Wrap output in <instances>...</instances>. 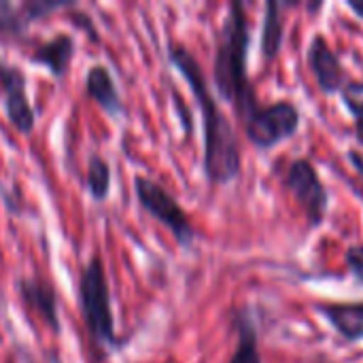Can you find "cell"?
I'll list each match as a JSON object with an SVG mask.
<instances>
[{"mask_svg":"<svg viewBox=\"0 0 363 363\" xmlns=\"http://www.w3.org/2000/svg\"><path fill=\"white\" fill-rule=\"evenodd\" d=\"M168 57L177 66V70L185 77L196 96L200 111H202V125H204V172L211 183L225 185L240 174V147L236 132L219 108L206 77L202 72L200 62L191 55V51L183 45L170 43Z\"/></svg>","mask_w":363,"mask_h":363,"instance_id":"cell-1","label":"cell"},{"mask_svg":"<svg viewBox=\"0 0 363 363\" xmlns=\"http://www.w3.org/2000/svg\"><path fill=\"white\" fill-rule=\"evenodd\" d=\"M247 53H249L247 11L240 2H232L217 40L213 77L221 98L234 104L240 121H247L259 108L255 89L247 74Z\"/></svg>","mask_w":363,"mask_h":363,"instance_id":"cell-2","label":"cell"},{"mask_svg":"<svg viewBox=\"0 0 363 363\" xmlns=\"http://www.w3.org/2000/svg\"><path fill=\"white\" fill-rule=\"evenodd\" d=\"M79 304L83 323L98 347L117 349L119 340L115 334V317L111 306V287L100 255H94L81 270L79 277Z\"/></svg>","mask_w":363,"mask_h":363,"instance_id":"cell-3","label":"cell"},{"mask_svg":"<svg viewBox=\"0 0 363 363\" xmlns=\"http://www.w3.org/2000/svg\"><path fill=\"white\" fill-rule=\"evenodd\" d=\"M134 194H136L140 206L151 217H155L164 228H168L181 247H189L194 242L196 230H194L187 213L181 208L177 198L166 191V187H162L153 179L140 174V177H134Z\"/></svg>","mask_w":363,"mask_h":363,"instance_id":"cell-4","label":"cell"},{"mask_svg":"<svg viewBox=\"0 0 363 363\" xmlns=\"http://www.w3.org/2000/svg\"><path fill=\"white\" fill-rule=\"evenodd\" d=\"M249 140L257 149H270L289 138L300 125V111L289 100L259 106L247 121H242Z\"/></svg>","mask_w":363,"mask_h":363,"instance_id":"cell-5","label":"cell"},{"mask_svg":"<svg viewBox=\"0 0 363 363\" xmlns=\"http://www.w3.org/2000/svg\"><path fill=\"white\" fill-rule=\"evenodd\" d=\"M285 185L294 194L300 208L304 211L308 223L313 228L319 225L323 221L325 213H328L330 196H328V189L321 183L317 170L313 168V164L308 160L291 162L287 172H285Z\"/></svg>","mask_w":363,"mask_h":363,"instance_id":"cell-6","label":"cell"},{"mask_svg":"<svg viewBox=\"0 0 363 363\" xmlns=\"http://www.w3.org/2000/svg\"><path fill=\"white\" fill-rule=\"evenodd\" d=\"M26 85L28 81L23 70L15 64L0 60V91L4 100V113L19 134H30L36 123V115L30 104Z\"/></svg>","mask_w":363,"mask_h":363,"instance_id":"cell-7","label":"cell"},{"mask_svg":"<svg viewBox=\"0 0 363 363\" xmlns=\"http://www.w3.org/2000/svg\"><path fill=\"white\" fill-rule=\"evenodd\" d=\"M17 294L21 302L38 315V319L53 332L60 334V315H57V296L53 285L43 279L30 277L17 281Z\"/></svg>","mask_w":363,"mask_h":363,"instance_id":"cell-8","label":"cell"},{"mask_svg":"<svg viewBox=\"0 0 363 363\" xmlns=\"http://www.w3.org/2000/svg\"><path fill=\"white\" fill-rule=\"evenodd\" d=\"M308 64L317 79L319 89L325 94L342 91V87L349 83L338 55L332 51V47L328 45V40L323 36L313 38L311 49H308Z\"/></svg>","mask_w":363,"mask_h":363,"instance_id":"cell-9","label":"cell"},{"mask_svg":"<svg viewBox=\"0 0 363 363\" xmlns=\"http://www.w3.org/2000/svg\"><path fill=\"white\" fill-rule=\"evenodd\" d=\"M66 2H6L0 0V34H19L32 21L47 17L60 9H66Z\"/></svg>","mask_w":363,"mask_h":363,"instance_id":"cell-10","label":"cell"},{"mask_svg":"<svg viewBox=\"0 0 363 363\" xmlns=\"http://www.w3.org/2000/svg\"><path fill=\"white\" fill-rule=\"evenodd\" d=\"M85 94L111 117L123 115V102L117 91L115 79L104 64H94L85 74Z\"/></svg>","mask_w":363,"mask_h":363,"instance_id":"cell-11","label":"cell"},{"mask_svg":"<svg viewBox=\"0 0 363 363\" xmlns=\"http://www.w3.org/2000/svg\"><path fill=\"white\" fill-rule=\"evenodd\" d=\"M72 55H74V38H72V34L60 32L57 36L40 43L34 49L32 62L43 64L53 77L62 79L68 72V66L72 62Z\"/></svg>","mask_w":363,"mask_h":363,"instance_id":"cell-12","label":"cell"},{"mask_svg":"<svg viewBox=\"0 0 363 363\" xmlns=\"http://www.w3.org/2000/svg\"><path fill=\"white\" fill-rule=\"evenodd\" d=\"M317 311L332 323V328L349 342L363 338V302L362 304H319Z\"/></svg>","mask_w":363,"mask_h":363,"instance_id":"cell-13","label":"cell"},{"mask_svg":"<svg viewBox=\"0 0 363 363\" xmlns=\"http://www.w3.org/2000/svg\"><path fill=\"white\" fill-rule=\"evenodd\" d=\"M111 166L104 157L91 155L85 170V189L96 202H104L111 194Z\"/></svg>","mask_w":363,"mask_h":363,"instance_id":"cell-14","label":"cell"},{"mask_svg":"<svg viewBox=\"0 0 363 363\" xmlns=\"http://www.w3.org/2000/svg\"><path fill=\"white\" fill-rule=\"evenodd\" d=\"M236 330H238V347H236L230 363H262L259 349H257V334H255L253 321L247 317V313L238 315Z\"/></svg>","mask_w":363,"mask_h":363,"instance_id":"cell-15","label":"cell"},{"mask_svg":"<svg viewBox=\"0 0 363 363\" xmlns=\"http://www.w3.org/2000/svg\"><path fill=\"white\" fill-rule=\"evenodd\" d=\"M283 43V13L279 2L266 4V19H264V34H262V53L266 60H272Z\"/></svg>","mask_w":363,"mask_h":363,"instance_id":"cell-16","label":"cell"},{"mask_svg":"<svg viewBox=\"0 0 363 363\" xmlns=\"http://www.w3.org/2000/svg\"><path fill=\"white\" fill-rule=\"evenodd\" d=\"M342 100L357 121V134L363 143V83H347L342 87Z\"/></svg>","mask_w":363,"mask_h":363,"instance_id":"cell-17","label":"cell"},{"mask_svg":"<svg viewBox=\"0 0 363 363\" xmlns=\"http://www.w3.org/2000/svg\"><path fill=\"white\" fill-rule=\"evenodd\" d=\"M347 264L351 268V272L363 281V245H355L347 251Z\"/></svg>","mask_w":363,"mask_h":363,"instance_id":"cell-18","label":"cell"},{"mask_svg":"<svg viewBox=\"0 0 363 363\" xmlns=\"http://www.w3.org/2000/svg\"><path fill=\"white\" fill-rule=\"evenodd\" d=\"M351 162H353V166L359 170V174L363 177V155L362 153H357V151H351Z\"/></svg>","mask_w":363,"mask_h":363,"instance_id":"cell-19","label":"cell"},{"mask_svg":"<svg viewBox=\"0 0 363 363\" xmlns=\"http://www.w3.org/2000/svg\"><path fill=\"white\" fill-rule=\"evenodd\" d=\"M49 363H62V362H60V359H57L55 355H51V357H49Z\"/></svg>","mask_w":363,"mask_h":363,"instance_id":"cell-20","label":"cell"}]
</instances>
